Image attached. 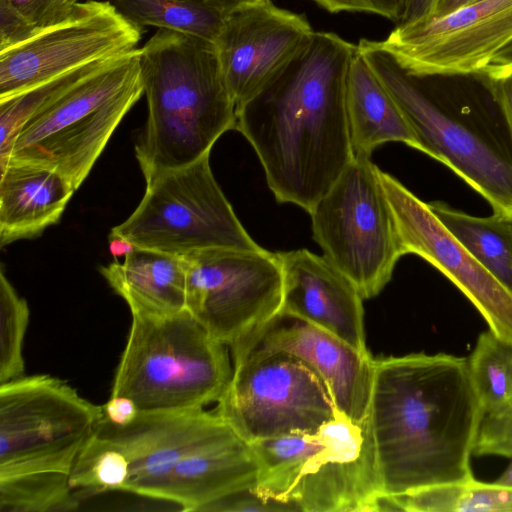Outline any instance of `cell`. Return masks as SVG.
Returning <instances> with one entry per match:
<instances>
[{
    "label": "cell",
    "instance_id": "d590c367",
    "mask_svg": "<svg viewBox=\"0 0 512 512\" xmlns=\"http://www.w3.org/2000/svg\"><path fill=\"white\" fill-rule=\"evenodd\" d=\"M474 76L497 97L512 126V60L492 62Z\"/></svg>",
    "mask_w": 512,
    "mask_h": 512
},
{
    "label": "cell",
    "instance_id": "b9f144b4",
    "mask_svg": "<svg viewBox=\"0 0 512 512\" xmlns=\"http://www.w3.org/2000/svg\"><path fill=\"white\" fill-rule=\"evenodd\" d=\"M498 484L512 486V462L495 481Z\"/></svg>",
    "mask_w": 512,
    "mask_h": 512
},
{
    "label": "cell",
    "instance_id": "7a4b0ae2",
    "mask_svg": "<svg viewBox=\"0 0 512 512\" xmlns=\"http://www.w3.org/2000/svg\"><path fill=\"white\" fill-rule=\"evenodd\" d=\"M484 415L467 358L373 359L368 419L382 491L399 495L473 479L470 460Z\"/></svg>",
    "mask_w": 512,
    "mask_h": 512
},
{
    "label": "cell",
    "instance_id": "836d02e7",
    "mask_svg": "<svg viewBox=\"0 0 512 512\" xmlns=\"http://www.w3.org/2000/svg\"><path fill=\"white\" fill-rule=\"evenodd\" d=\"M204 511H298L294 506L261 497L253 487L243 488L219 497L202 509Z\"/></svg>",
    "mask_w": 512,
    "mask_h": 512
},
{
    "label": "cell",
    "instance_id": "f35d334b",
    "mask_svg": "<svg viewBox=\"0 0 512 512\" xmlns=\"http://www.w3.org/2000/svg\"><path fill=\"white\" fill-rule=\"evenodd\" d=\"M477 1L479 0H437L433 12L429 16L442 17Z\"/></svg>",
    "mask_w": 512,
    "mask_h": 512
},
{
    "label": "cell",
    "instance_id": "9a60e30c",
    "mask_svg": "<svg viewBox=\"0 0 512 512\" xmlns=\"http://www.w3.org/2000/svg\"><path fill=\"white\" fill-rule=\"evenodd\" d=\"M390 205L400 252L415 254L444 274L475 306L489 330L512 346V291L444 227L428 203L377 168Z\"/></svg>",
    "mask_w": 512,
    "mask_h": 512
},
{
    "label": "cell",
    "instance_id": "e0dca14e",
    "mask_svg": "<svg viewBox=\"0 0 512 512\" xmlns=\"http://www.w3.org/2000/svg\"><path fill=\"white\" fill-rule=\"evenodd\" d=\"M232 365L284 353L311 367L327 386L338 411L354 421L368 417L373 358L328 331L280 311L229 347Z\"/></svg>",
    "mask_w": 512,
    "mask_h": 512
},
{
    "label": "cell",
    "instance_id": "d6a6232c",
    "mask_svg": "<svg viewBox=\"0 0 512 512\" xmlns=\"http://www.w3.org/2000/svg\"><path fill=\"white\" fill-rule=\"evenodd\" d=\"M473 455L512 458V408L485 414L474 444Z\"/></svg>",
    "mask_w": 512,
    "mask_h": 512
},
{
    "label": "cell",
    "instance_id": "5b68a950",
    "mask_svg": "<svg viewBox=\"0 0 512 512\" xmlns=\"http://www.w3.org/2000/svg\"><path fill=\"white\" fill-rule=\"evenodd\" d=\"M259 464L254 490L305 512H369L382 491L368 417L340 411L309 432L251 443Z\"/></svg>",
    "mask_w": 512,
    "mask_h": 512
},
{
    "label": "cell",
    "instance_id": "83f0119b",
    "mask_svg": "<svg viewBox=\"0 0 512 512\" xmlns=\"http://www.w3.org/2000/svg\"><path fill=\"white\" fill-rule=\"evenodd\" d=\"M80 492L69 475L57 472L0 478L1 512H66L77 510Z\"/></svg>",
    "mask_w": 512,
    "mask_h": 512
},
{
    "label": "cell",
    "instance_id": "74e56055",
    "mask_svg": "<svg viewBox=\"0 0 512 512\" xmlns=\"http://www.w3.org/2000/svg\"><path fill=\"white\" fill-rule=\"evenodd\" d=\"M437 0H409L402 23H410L428 17L433 12Z\"/></svg>",
    "mask_w": 512,
    "mask_h": 512
},
{
    "label": "cell",
    "instance_id": "8d00e7d4",
    "mask_svg": "<svg viewBox=\"0 0 512 512\" xmlns=\"http://www.w3.org/2000/svg\"><path fill=\"white\" fill-rule=\"evenodd\" d=\"M102 408L103 416L117 425L129 424L139 414L134 401L124 396H110Z\"/></svg>",
    "mask_w": 512,
    "mask_h": 512
},
{
    "label": "cell",
    "instance_id": "4316f807",
    "mask_svg": "<svg viewBox=\"0 0 512 512\" xmlns=\"http://www.w3.org/2000/svg\"><path fill=\"white\" fill-rule=\"evenodd\" d=\"M119 56L92 62L8 99L0 100V170L9 162L20 129L34 113L79 82L108 66Z\"/></svg>",
    "mask_w": 512,
    "mask_h": 512
},
{
    "label": "cell",
    "instance_id": "7bdbcfd3",
    "mask_svg": "<svg viewBox=\"0 0 512 512\" xmlns=\"http://www.w3.org/2000/svg\"><path fill=\"white\" fill-rule=\"evenodd\" d=\"M512 60V43L503 49L493 62H503Z\"/></svg>",
    "mask_w": 512,
    "mask_h": 512
},
{
    "label": "cell",
    "instance_id": "4fadbf2b",
    "mask_svg": "<svg viewBox=\"0 0 512 512\" xmlns=\"http://www.w3.org/2000/svg\"><path fill=\"white\" fill-rule=\"evenodd\" d=\"M512 43V0H479L442 17L397 24L379 46L410 76L476 75Z\"/></svg>",
    "mask_w": 512,
    "mask_h": 512
},
{
    "label": "cell",
    "instance_id": "1f68e13d",
    "mask_svg": "<svg viewBox=\"0 0 512 512\" xmlns=\"http://www.w3.org/2000/svg\"><path fill=\"white\" fill-rule=\"evenodd\" d=\"M77 3L70 0H0L19 16L36 34L68 18Z\"/></svg>",
    "mask_w": 512,
    "mask_h": 512
},
{
    "label": "cell",
    "instance_id": "9c48e42d",
    "mask_svg": "<svg viewBox=\"0 0 512 512\" xmlns=\"http://www.w3.org/2000/svg\"><path fill=\"white\" fill-rule=\"evenodd\" d=\"M103 416L64 380L38 374L0 384V478L72 468Z\"/></svg>",
    "mask_w": 512,
    "mask_h": 512
},
{
    "label": "cell",
    "instance_id": "2e32d148",
    "mask_svg": "<svg viewBox=\"0 0 512 512\" xmlns=\"http://www.w3.org/2000/svg\"><path fill=\"white\" fill-rule=\"evenodd\" d=\"M313 33L304 15L277 7L271 0L226 14L213 43L236 109L268 87Z\"/></svg>",
    "mask_w": 512,
    "mask_h": 512
},
{
    "label": "cell",
    "instance_id": "603a6c76",
    "mask_svg": "<svg viewBox=\"0 0 512 512\" xmlns=\"http://www.w3.org/2000/svg\"><path fill=\"white\" fill-rule=\"evenodd\" d=\"M346 108L354 156L370 158L386 142H402L419 150L401 109L357 49L348 77Z\"/></svg>",
    "mask_w": 512,
    "mask_h": 512
},
{
    "label": "cell",
    "instance_id": "d4e9b609",
    "mask_svg": "<svg viewBox=\"0 0 512 512\" xmlns=\"http://www.w3.org/2000/svg\"><path fill=\"white\" fill-rule=\"evenodd\" d=\"M393 496L399 510L407 512H512V486L475 478Z\"/></svg>",
    "mask_w": 512,
    "mask_h": 512
},
{
    "label": "cell",
    "instance_id": "7c38bea8",
    "mask_svg": "<svg viewBox=\"0 0 512 512\" xmlns=\"http://www.w3.org/2000/svg\"><path fill=\"white\" fill-rule=\"evenodd\" d=\"M214 411L249 443L313 431L338 412L318 374L284 353L233 364Z\"/></svg>",
    "mask_w": 512,
    "mask_h": 512
},
{
    "label": "cell",
    "instance_id": "4dcf8cb0",
    "mask_svg": "<svg viewBox=\"0 0 512 512\" xmlns=\"http://www.w3.org/2000/svg\"><path fill=\"white\" fill-rule=\"evenodd\" d=\"M26 300L0 271V384L25 375L23 345L29 323Z\"/></svg>",
    "mask_w": 512,
    "mask_h": 512
},
{
    "label": "cell",
    "instance_id": "484cf974",
    "mask_svg": "<svg viewBox=\"0 0 512 512\" xmlns=\"http://www.w3.org/2000/svg\"><path fill=\"white\" fill-rule=\"evenodd\" d=\"M131 23L216 39L223 15L202 0H112Z\"/></svg>",
    "mask_w": 512,
    "mask_h": 512
},
{
    "label": "cell",
    "instance_id": "cb8c5ba5",
    "mask_svg": "<svg viewBox=\"0 0 512 512\" xmlns=\"http://www.w3.org/2000/svg\"><path fill=\"white\" fill-rule=\"evenodd\" d=\"M428 206L453 237L512 291V220L497 214L472 216L438 201Z\"/></svg>",
    "mask_w": 512,
    "mask_h": 512
},
{
    "label": "cell",
    "instance_id": "44dd1931",
    "mask_svg": "<svg viewBox=\"0 0 512 512\" xmlns=\"http://www.w3.org/2000/svg\"><path fill=\"white\" fill-rule=\"evenodd\" d=\"M0 180V246L40 236L58 223L75 188L51 168L9 162Z\"/></svg>",
    "mask_w": 512,
    "mask_h": 512
},
{
    "label": "cell",
    "instance_id": "ac0fdd59",
    "mask_svg": "<svg viewBox=\"0 0 512 512\" xmlns=\"http://www.w3.org/2000/svg\"><path fill=\"white\" fill-rule=\"evenodd\" d=\"M227 425L214 410L203 408L181 412H139L126 425L114 424L102 416L95 432L124 455L130 470L125 492L138 495L145 485L163 475Z\"/></svg>",
    "mask_w": 512,
    "mask_h": 512
},
{
    "label": "cell",
    "instance_id": "f1b7e54d",
    "mask_svg": "<svg viewBox=\"0 0 512 512\" xmlns=\"http://www.w3.org/2000/svg\"><path fill=\"white\" fill-rule=\"evenodd\" d=\"M470 375L485 414L512 408V346L482 332L468 358Z\"/></svg>",
    "mask_w": 512,
    "mask_h": 512
},
{
    "label": "cell",
    "instance_id": "6da1fadb",
    "mask_svg": "<svg viewBox=\"0 0 512 512\" xmlns=\"http://www.w3.org/2000/svg\"><path fill=\"white\" fill-rule=\"evenodd\" d=\"M356 49L336 33L314 31L288 67L237 109L236 130L279 203L310 213L354 158L346 98Z\"/></svg>",
    "mask_w": 512,
    "mask_h": 512
},
{
    "label": "cell",
    "instance_id": "7402d4cb",
    "mask_svg": "<svg viewBox=\"0 0 512 512\" xmlns=\"http://www.w3.org/2000/svg\"><path fill=\"white\" fill-rule=\"evenodd\" d=\"M99 271L131 315H169L187 309L183 257L134 247L123 262L114 261Z\"/></svg>",
    "mask_w": 512,
    "mask_h": 512
},
{
    "label": "cell",
    "instance_id": "30bf717a",
    "mask_svg": "<svg viewBox=\"0 0 512 512\" xmlns=\"http://www.w3.org/2000/svg\"><path fill=\"white\" fill-rule=\"evenodd\" d=\"M377 168L369 157L354 156L309 213L324 256L363 299L383 290L402 256Z\"/></svg>",
    "mask_w": 512,
    "mask_h": 512
},
{
    "label": "cell",
    "instance_id": "5bb4252c",
    "mask_svg": "<svg viewBox=\"0 0 512 512\" xmlns=\"http://www.w3.org/2000/svg\"><path fill=\"white\" fill-rule=\"evenodd\" d=\"M142 27L107 1L77 2L62 22L0 50V100L95 61L136 49Z\"/></svg>",
    "mask_w": 512,
    "mask_h": 512
},
{
    "label": "cell",
    "instance_id": "277c9868",
    "mask_svg": "<svg viewBox=\"0 0 512 512\" xmlns=\"http://www.w3.org/2000/svg\"><path fill=\"white\" fill-rule=\"evenodd\" d=\"M393 97L419 150L448 166L512 220V126L497 97L484 86L476 93H435L407 74L378 41L356 45Z\"/></svg>",
    "mask_w": 512,
    "mask_h": 512
},
{
    "label": "cell",
    "instance_id": "e575fe53",
    "mask_svg": "<svg viewBox=\"0 0 512 512\" xmlns=\"http://www.w3.org/2000/svg\"><path fill=\"white\" fill-rule=\"evenodd\" d=\"M330 13L360 12L375 14L400 23L409 0H311Z\"/></svg>",
    "mask_w": 512,
    "mask_h": 512
},
{
    "label": "cell",
    "instance_id": "ee69618b",
    "mask_svg": "<svg viewBox=\"0 0 512 512\" xmlns=\"http://www.w3.org/2000/svg\"><path fill=\"white\" fill-rule=\"evenodd\" d=\"M70 1L73 2V3H77V2L87 1V0H70Z\"/></svg>",
    "mask_w": 512,
    "mask_h": 512
},
{
    "label": "cell",
    "instance_id": "3957f363",
    "mask_svg": "<svg viewBox=\"0 0 512 512\" xmlns=\"http://www.w3.org/2000/svg\"><path fill=\"white\" fill-rule=\"evenodd\" d=\"M148 104L135 154L146 183L210 154L237 109L224 82L213 42L159 29L139 49Z\"/></svg>",
    "mask_w": 512,
    "mask_h": 512
},
{
    "label": "cell",
    "instance_id": "60d3db41",
    "mask_svg": "<svg viewBox=\"0 0 512 512\" xmlns=\"http://www.w3.org/2000/svg\"><path fill=\"white\" fill-rule=\"evenodd\" d=\"M133 248L134 246L129 241L121 237L109 235V250L113 256H126Z\"/></svg>",
    "mask_w": 512,
    "mask_h": 512
},
{
    "label": "cell",
    "instance_id": "f546056e",
    "mask_svg": "<svg viewBox=\"0 0 512 512\" xmlns=\"http://www.w3.org/2000/svg\"><path fill=\"white\" fill-rule=\"evenodd\" d=\"M130 470L124 455L106 438L92 433L69 476L71 486L83 494L125 492Z\"/></svg>",
    "mask_w": 512,
    "mask_h": 512
},
{
    "label": "cell",
    "instance_id": "d6986e66",
    "mask_svg": "<svg viewBox=\"0 0 512 512\" xmlns=\"http://www.w3.org/2000/svg\"><path fill=\"white\" fill-rule=\"evenodd\" d=\"M283 272L280 311L302 318L368 353L362 296L324 255L306 249L277 253Z\"/></svg>",
    "mask_w": 512,
    "mask_h": 512
},
{
    "label": "cell",
    "instance_id": "8fae6325",
    "mask_svg": "<svg viewBox=\"0 0 512 512\" xmlns=\"http://www.w3.org/2000/svg\"><path fill=\"white\" fill-rule=\"evenodd\" d=\"M183 258L187 310L227 347L280 312L283 272L277 253L212 248Z\"/></svg>",
    "mask_w": 512,
    "mask_h": 512
},
{
    "label": "cell",
    "instance_id": "52a82bcc",
    "mask_svg": "<svg viewBox=\"0 0 512 512\" xmlns=\"http://www.w3.org/2000/svg\"><path fill=\"white\" fill-rule=\"evenodd\" d=\"M143 93L136 48L34 113L20 129L9 162L56 170L77 190Z\"/></svg>",
    "mask_w": 512,
    "mask_h": 512
},
{
    "label": "cell",
    "instance_id": "ab89813d",
    "mask_svg": "<svg viewBox=\"0 0 512 512\" xmlns=\"http://www.w3.org/2000/svg\"><path fill=\"white\" fill-rule=\"evenodd\" d=\"M205 2L208 6L215 9L219 13H221L223 16L226 14L241 8L243 6L254 4L257 2H260L262 0H202Z\"/></svg>",
    "mask_w": 512,
    "mask_h": 512
},
{
    "label": "cell",
    "instance_id": "8992f818",
    "mask_svg": "<svg viewBox=\"0 0 512 512\" xmlns=\"http://www.w3.org/2000/svg\"><path fill=\"white\" fill-rule=\"evenodd\" d=\"M233 373L227 346L186 309L132 314L110 396L130 398L139 412H181L217 402Z\"/></svg>",
    "mask_w": 512,
    "mask_h": 512
},
{
    "label": "cell",
    "instance_id": "ffe728a7",
    "mask_svg": "<svg viewBox=\"0 0 512 512\" xmlns=\"http://www.w3.org/2000/svg\"><path fill=\"white\" fill-rule=\"evenodd\" d=\"M258 470L251 443L228 424L145 485L138 495L177 504L183 511L200 512L219 497L255 486Z\"/></svg>",
    "mask_w": 512,
    "mask_h": 512
},
{
    "label": "cell",
    "instance_id": "ba28073f",
    "mask_svg": "<svg viewBox=\"0 0 512 512\" xmlns=\"http://www.w3.org/2000/svg\"><path fill=\"white\" fill-rule=\"evenodd\" d=\"M209 157L147 182L138 207L110 235L179 257L212 248L261 249L218 185Z\"/></svg>",
    "mask_w": 512,
    "mask_h": 512
}]
</instances>
